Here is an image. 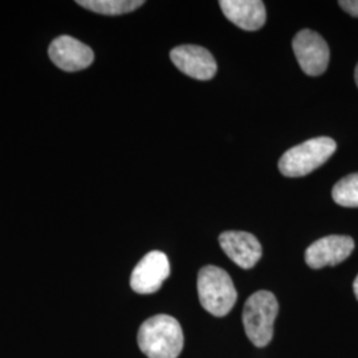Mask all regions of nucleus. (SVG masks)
Returning <instances> with one entry per match:
<instances>
[{
  "instance_id": "obj_10",
  "label": "nucleus",
  "mask_w": 358,
  "mask_h": 358,
  "mask_svg": "<svg viewBox=\"0 0 358 358\" xmlns=\"http://www.w3.org/2000/svg\"><path fill=\"white\" fill-rule=\"evenodd\" d=\"M219 244L224 254L243 269L255 267L263 254L256 236L245 231H226L220 234Z\"/></svg>"
},
{
  "instance_id": "obj_3",
  "label": "nucleus",
  "mask_w": 358,
  "mask_h": 358,
  "mask_svg": "<svg viewBox=\"0 0 358 358\" xmlns=\"http://www.w3.org/2000/svg\"><path fill=\"white\" fill-rule=\"evenodd\" d=\"M278 312L279 303L272 292L257 291L248 297L244 304L243 325L254 345L263 348L271 343Z\"/></svg>"
},
{
  "instance_id": "obj_13",
  "label": "nucleus",
  "mask_w": 358,
  "mask_h": 358,
  "mask_svg": "<svg viewBox=\"0 0 358 358\" xmlns=\"http://www.w3.org/2000/svg\"><path fill=\"white\" fill-rule=\"evenodd\" d=\"M333 201L343 207H358V173L340 179L332 190Z\"/></svg>"
},
{
  "instance_id": "obj_8",
  "label": "nucleus",
  "mask_w": 358,
  "mask_h": 358,
  "mask_svg": "<svg viewBox=\"0 0 358 358\" xmlns=\"http://www.w3.org/2000/svg\"><path fill=\"white\" fill-rule=\"evenodd\" d=\"M170 59L182 73L195 80L207 81L217 75V62L203 47L179 45L170 52Z\"/></svg>"
},
{
  "instance_id": "obj_15",
  "label": "nucleus",
  "mask_w": 358,
  "mask_h": 358,
  "mask_svg": "<svg viewBox=\"0 0 358 358\" xmlns=\"http://www.w3.org/2000/svg\"><path fill=\"white\" fill-rule=\"evenodd\" d=\"M353 291H355V294H356V297H357L358 300V275L357 278H356V280L353 282Z\"/></svg>"
},
{
  "instance_id": "obj_2",
  "label": "nucleus",
  "mask_w": 358,
  "mask_h": 358,
  "mask_svg": "<svg viewBox=\"0 0 358 358\" xmlns=\"http://www.w3.org/2000/svg\"><path fill=\"white\" fill-rule=\"evenodd\" d=\"M198 294L201 306L217 317L230 313L238 299L230 275L217 266H206L199 271Z\"/></svg>"
},
{
  "instance_id": "obj_16",
  "label": "nucleus",
  "mask_w": 358,
  "mask_h": 358,
  "mask_svg": "<svg viewBox=\"0 0 358 358\" xmlns=\"http://www.w3.org/2000/svg\"><path fill=\"white\" fill-rule=\"evenodd\" d=\"M355 80H356V84H357L358 87V64L356 66V71H355Z\"/></svg>"
},
{
  "instance_id": "obj_7",
  "label": "nucleus",
  "mask_w": 358,
  "mask_h": 358,
  "mask_svg": "<svg viewBox=\"0 0 358 358\" xmlns=\"http://www.w3.org/2000/svg\"><path fill=\"white\" fill-rule=\"evenodd\" d=\"M355 250V241L345 235H329L310 244L306 251V263L313 269L337 266Z\"/></svg>"
},
{
  "instance_id": "obj_12",
  "label": "nucleus",
  "mask_w": 358,
  "mask_h": 358,
  "mask_svg": "<svg viewBox=\"0 0 358 358\" xmlns=\"http://www.w3.org/2000/svg\"><path fill=\"white\" fill-rule=\"evenodd\" d=\"M78 6L101 15H122L136 11L145 4L142 0H78Z\"/></svg>"
},
{
  "instance_id": "obj_11",
  "label": "nucleus",
  "mask_w": 358,
  "mask_h": 358,
  "mask_svg": "<svg viewBox=\"0 0 358 358\" xmlns=\"http://www.w3.org/2000/svg\"><path fill=\"white\" fill-rule=\"evenodd\" d=\"M219 6L230 22L245 31H257L267 20L262 0H220Z\"/></svg>"
},
{
  "instance_id": "obj_14",
  "label": "nucleus",
  "mask_w": 358,
  "mask_h": 358,
  "mask_svg": "<svg viewBox=\"0 0 358 358\" xmlns=\"http://www.w3.org/2000/svg\"><path fill=\"white\" fill-rule=\"evenodd\" d=\"M338 6L353 17H358V0H341Z\"/></svg>"
},
{
  "instance_id": "obj_1",
  "label": "nucleus",
  "mask_w": 358,
  "mask_h": 358,
  "mask_svg": "<svg viewBox=\"0 0 358 358\" xmlns=\"http://www.w3.org/2000/svg\"><path fill=\"white\" fill-rule=\"evenodd\" d=\"M137 343L148 358H177L183 349V331L169 315H155L142 322Z\"/></svg>"
},
{
  "instance_id": "obj_9",
  "label": "nucleus",
  "mask_w": 358,
  "mask_h": 358,
  "mask_svg": "<svg viewBox=\"0 0 358 358\" xmlns=\"http://www.w3.org/2000/svg\"><path fill=\"white\" fill-rule=\"evenodd\" d=\"M48 53L52 63L65 72L83 71L94 60V53L90 47L68 35L55 38L50 45Z\"/></svg>"
},
{
  "instance_id": "obj_4",
  "label": "nucleus",
  "mask_w": 358,
  "mask_h": 358,
  "mask_svg": "<svg viewBox=\"0 0 358 358\" xmlns=\"http://www.w3.org/2000/svg\"><path fill=\"white\" fill-rule=\"evenodd\" d=\"M337 149L331 137H316L291 148L282 154L279 170L284 177H304L324 165Z\"/></svg>"
},
{
  "instance_id": "obj_5",
  "label": "nucleus",
  "mask_w": 358,
  "mask_h": 358,
  "mask_svg": "<svg viewBox=\"0 0 358 358\" xmlns=\"http://www.w3.org/2000/svg\"><path fill=\"white\" fill-rule=\"evenodd\" d=\"M292 47L297 63L308 76H320L327 71L331 52L327 41L317 32L300 31L294 38Z\"/></svg>"
},
{
  "instance_id": "obj_6",
  "label": "nucleus",
  "mask_w": 358,
  "mask_h": 358,
  "mask_svg": "<svg viewBox=\"0 0 358 358\" xmlns=\"http://www.w3.org/2000/svg\"><path fill=\"white\" fill-rule=\"evenodd\" d=\"M170 276V263L161 251H152L143 256L131 272L130 287L141 294H155Z\"/></svg>"
}]
</instances>
